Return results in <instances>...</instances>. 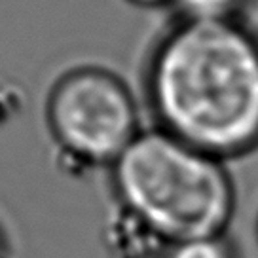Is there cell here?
Returning <instances> with one entry per match:
<instances>
[{
  "mask_svg": "<svg viewBox=\"0 0 258 258\" xmlns=\"http://www.w3.org/2000/svg\"><path fill=\"white\" fill-rule=\"evenodd\" d=\"M254 232H256V237H258V215H256V222H254Z\"/></svg>",
  "mask_w": 258,
  "mask_h": 258,
  "instance_id": "30bf717a",
  "label": "cell"
},
{
  "mask_svg": "<svg viewBox=\"0 0 258 258\" xmlns=\"http://www.w3.org/2000/svg\"><path fill=\"white\" fill-rule=\"evenodd\" d=\"M103 245L110 258H161L169 243L141 217L116 203L103 222Z\"/></svg>",
  "mask_w": 258,
  "mask_h": 258,
  "instance_id": "277c9868",
  "label": "cell"
},
{
  "mask_svg": "<svg viewBox=\"0 0 258 258\" xmlns=\"http://www.w3.org/2000/svg\"><path fill=\"white\" fill-rule=\"evenodd\" d=\"M118 205L167 243L228 234L237 194L228 161L158 127H143L108 167Z\"/></svg>",
  "mask_w": 258,
  "mask_h": 258,
  "instance_id": "7a4b0ae2",
  "label": "cell"
},
{
  "mask_svg": "<svg viewBox=\"0 0 258 258\" xmlns=\"http://www.w3.org/2000/svg\"><path fill=\"white\" fill-rule=\"evenodd\" d=\"M44 114L59 165L74 175L108 169L143 131L127 82L101 64H78L59 74Z\"/></svg>",
  "mask_w": 258,
  "mask_h": 258,
  "instance_id": "3957f363",
  "label": "cell"
},
{
  "mask_svg": "<svg viewBox=\"0 0 258 258\" xmlns=\"http://www.w3.org/2000/svg\"><path fill=\"white\" fill-rule=\"evenodd\" d=\"M161 258H241L237 245L228 234L194 237L169 243Z\"/></svg>",
  "mask_w": 258,
  "mask_h": 258,
  "instance_id": "5b68a950",
  "label": "cell"
},
{
  "mask_svg": "<svg viewBox=\"0 0 258 258\" xmlns=\"http://www.w3.org/2000/svg\"><path fill=\"white\" fill-rule=\"evenodd\" d=\"M0 258H10L8 256V243H6V235L0 228Z\"/></svg>",
  "mask_w": 258,
  "mask_h": 258,
  "instance_id": "9c48e42d",
  "label": "cell"
},
{
  "mask_svg": "<svg viewBox=\"0 0 258 258\" xmlns=\"http://www.w3.org/2000/svg\"><path fill=\"white\" fill-rule=\"evenodd\" d=\"M25 106V93L12 80L0 78V127L16 120Z\"/></svg>",
  "mask_w": 258,
  "mask_h": 258,
  "instance_id": "52a82bcc",
  "label": "cell"
},
{
  "mask_svg": "<svg viewBox=\"0 0 258 258\" xmlns=\"http://www.w3.org/2000/svg\"><path fill=\"white\" fill-rule=\"evenodd\" d=\"M143 88L154 127L224 161L258 148V36L235 17H178Z\"/></svg>",
  "mask_w": 258,
  "mask_h": 258,
  "instance_id": "6da1fadb",
  "label": "cell"
},
{
  "mask_svg": "<svg viewBox=\"0 0 258 258\" xmlns=\"http://www.w3.org/2000/svg\"><path fill=\"white\" fill-rule=\"evenodd\" d=\"M241 0H175L180 17L192 19H226L235 17V8Z\"/></svg>",
  "mask_w": 258,
  "mask_h": 258,
  "instance_id": "8992f818",
  "label": "cell"
},
{
  "mask_svg": "<svg viewBox=\"0 0 258 258\" xmlns=\"http://www.w3.org/2000/svg\"><path fill=\"white\" fill-rule=\"evenodd\" d=\"M131 4H135L139 8H160L167 4H175V0H127Z\"/></svg>",
  "mask_w": 258,
  "mask_h": 258,
  "instance_id": "ba28073f",
  "label": "cell"
}]
</instances>
